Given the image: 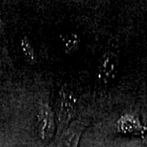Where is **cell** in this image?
Wrapping results in <instances>:
<instances>
[{"label":"cell","mask_w":147,"mask_h":147,"mask_svg":"<svg viewBox=\"0 0 147 147\" xmlns=\"http://www.w3.org/2000/svg\"><path fill=\"white\" fill-rule=\"evenodd\" d=\"M57 108V135H60L75 119L78 110V97L66 84H64L58 92Z\"/></svg>","instance_id":"obj_1"},{"label":"cell","mask_w":147,"mask_h":147,"mask_svg":"<svg viewBox=\"0 0 147 147\" xmlns=\"http://www.w3.org/2000/svg\"><path fill=\"white\" fill-rule=\"evenodd\" d=\"M119 56L112 50H107L98 60L96 69V80L101 85H109L116 79L119 69Z\"/></svg>","instance_id":"obj_2"},{"label":"cell","mask_w":147,"mask_h":147,"mask_svg":"<svg viewBox=\"0 0 147 147\" xmlns=\"http://www.w3.org/2000/svg\"><path fill=\"white\" fill-rule=\"evenodd\" d=\"M57 127L56 117L47 102H42L37 113V128L38 137L43 142H49Z\"/></svg>","instance_id":"obj_3"},{"label":"cell","mask_w":147,"mask_h":147,"mask_svg":"<svg viewBox=\"0 0 147 147\" xmlns=\"http://www.w3.org/2000/svg\"><path fill=\"white\" fill-rule=\"evenodd\" d=\"M89 125V120L79 118L74 120L59 136L57 147H78L81 137Z\"/></svg>","instance_id":"obj_4"},{"label":"cell","mask_w":147,"mask_h":147,"mask_svg":"<svg viewBox=\"0 0 147 147\" xmlns=\"http://www.w3.org/2000/svg\"><path fill=\"white\" fill-rule=\"evenodd\" d=\"M60 44L65 53L72 55L79 49L81 46V38L74 32H65L59 36Z\"/></svg>","instance_id":"obj_5"},{"label":"cell","mask_w":147,"mask_h":147,"mask_svg":"<svg viewBox=\"0 0 147 147\" xmlns=\"http://www.w3.org/2000/svg\"><path fill=\"white\" fill-rule=\"evenodd\" d=\"M20 47L24 58L28 63L34 65L37 62V56L31 41L27 37H22L20 41Z\"/></svg>","instance_id":"obj_6"},{"label":"cell","mask_w":147,"mask_h":147,"mask_svg":"<svg viewBox=\"0 0 147 147\" xmlns=\"http://www.w3.org/2000/svg\"><path fill=\"white\" fill-rule=\"evenodd\" d=\"M3 21L1 19V16H0V32L3 30Z\"/></svg>","instance_id":"obj_7"}]
</instances>
